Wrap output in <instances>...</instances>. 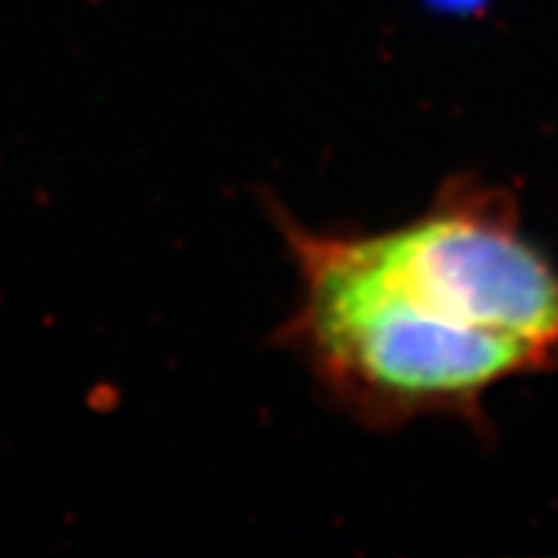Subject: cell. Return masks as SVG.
I'll return each instance as SVG.
<instances>
[{
	"mask_svg": "<svg viewBox=\"0 0 558 558\" xmlns=\"http://www.w3.org/2000/svg\"><path fill=\"white\" fill-rule=\"evenodd\" d=\"M274 220L300 282L277 342L362 425L390 430L422 416L478 422L496 385L556 365V353L524 339L427 308L385 271L365 234L311 231L282 208H274Z\"/></svg>",
	"mask_w": 558,
	"mask_h": 558,
	"instance_id": "obj_1",
	"label": "cell"
},
{
	"mask_svg": "<svg viewBox=\"0 0 558 558\" xmlns=\"http://www.w3.org/2000/svg\"><path fill=\"white\" fill-rule=\"evenodd\" d=\"M365 236L385 271L427 308L558 356V268L522 234L507 192L450 177L413 220Z\"/></svg>",
	"mask_w": 558,
	"mask_h": 558,
	"instance_id": "obj_2",
	"label": "cell"
},
{
	"mask_svg": "<svg viewBox=\"0 0 558 558\" xmlns=\"http://www.w3.org/2000/svg\"><path fill=\"white\" fill-rule=\"evenodd\" d=\"M425 3L441 15H478L490 0H425Z\"/></svg>",
	"mask_w": 558,
	"mask_h": 558,
	"instance_id": "obj_3",
	"label": "cell"
}]
</instances>
